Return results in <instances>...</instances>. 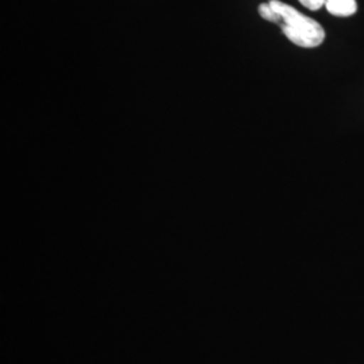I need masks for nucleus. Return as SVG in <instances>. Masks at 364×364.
Segmentation results:
<instances>
[{
	"mask_svg": "<svg viewBox=\"0 0 364 364\" xmlns=\"http://www.w3.org/2000/svg\"><path fill=\"white\" fill-rule=\"evenodd\" d=\"M269 4L278 15V25L290 42L305 49L317 48L324 42L326 30L317 21L281 0H270Z\"/></svg>",
	"mask_w": 364,
	"mask_h": 364,
	"instance_id": "nucleus-1",
	"label": "nucleus"
},
{
	"mask_svg": "<svg viewBox=\"0 0 364 364\" xmlns=\"http://www.w3.org/2000/svg\"><path fill=\"white\" fill-rule=\"evenodd\" d=\"M326 7L335 16H351L358 11L356 0H326Z\"/></svg>",
	"mask_w": 364,
	"mask_h": 364,
	"instance_id": "nucleus-2",
	"label": "nucleus"
},
{
	"mask_svg": "<svg viewBox=\"0 0 364 364\" xmlns=\"http://www.w3.org/2000/svg\"><path fill=\"white\" fill-rule=\"evenodd\" d=\"M258 13L264 21H269L272 23H277L278 25V15L272 9V6L269 3H262L258 7Z\"/></svg>",
	"mask_w": 364,
	"mask_h": 364,
	"instance_id": "nucleus-3",
	"label": "nucleus"
},
{
	"mask_svg": "<svg viewBox=\"0 0 364 364\" xmlns=\"http://www.w3.org/2000/svg\"><path fill=\"white\" fill-rule=\"evenodd\" d=\"M299 1L304 7H306V9L312 10V11H317L323 6H326V0H299Z\"/></svg>",
	"mask_w": 364,
	"mask_h": 364,
	"instance_id": "nucleus-4",
	"label": "nucleus"
}]
</instances>
